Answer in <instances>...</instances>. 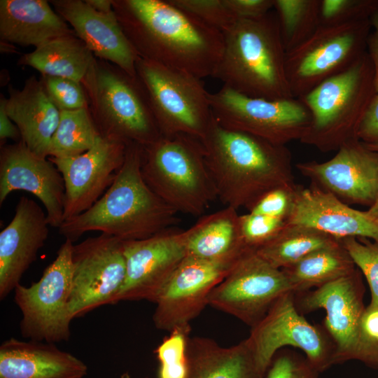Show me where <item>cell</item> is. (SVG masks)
Segmentation results:
<instances>
[{"mask_svg": "<svg viewBox=\"0 0 378 378\" xmlns=\"http://www.w3.org/2000/svg\"><path fill=\"white\" fill-rule=\"evenodd\" d=\"M73 246L65 239L38 281L29 286L19 284L14 290L15 302L22 314L20 331L24 338L52 344L69 340Z\"/></svg>", "mask_w": 378, "mask_h": 378, "instance_id": "obj_10", "label": "cell"}, {"mask_svg": "<svg viewBox=\"0 0 378 378\" xmlns=\"http://www.w3.org/2000/svg\"><path fill=\"white\" fill-rule=\"evenodd\" d=\"M6 111L18 127L21 140L36 155L48 158L50 142L60 118V110L41 81L28 78L22 89L8 88Z\"/></svg>", "mask_w": 378, "mask_h": 378, "instance_id": "obj_25", "label": "cell"}, {"mask_svg": "<svg viewBox=\"0 0 378 378\" xmlns=\"http://www.w3.org/2000/svg\"><path fill=\"white\" fill-rule=\"evenodd\" d=\"M136 71L162 136L201 139L205 135L214 115L209 92L200 78L141 57Z\"/></svg>", "mask_w": 378, "mask_h": 378, "instance_id": "obj_8", "label": "cell"}, {"mask_svg": "<svg viewBox=\"0 0 378 378\" xmlns=\"http://www.w3.org/2000/svg\"><path fill=\"white\" fill-rule=\"evenodd\" d=\"M71 317L78 318L105 304L116 303L126 276L122 241L101 233L74 244Z\"/></svg>", "mask_w": 378, "mask_h": 378, "instance_id": "obj_14", "label": "cell"}, {"mask_svg": "<svg viewBox=\"0 0 378 378\" xmlns=\"http://www.w3.org/2000/svg\"><path fill=\"white\" fill-rule=\"evenodd\" d=\"M141 172L150 190L178 213L202 216L218 199L197 138L161 136L144 147Z\"/></svg>", "mask_w": 378, "mask_h": 378, "instance_id": "obj_5", "label": "cell"}, {"mask_svg": "<svg viewBox=\"0 0 378 378\" xmlns=\"http://www.w3.org/2000/svg\"><path fill=\"white\" fill-rule=\"evenodd\" d=\"M295 297L294 292L281 296L251 327L246 338L265 373L276 352L287 346L300 349L320 373L335 365L332 340L326 330L305 319L296 307Z\"/></svg>", "mask_w": 378, "mask_h": 378, "instance_id": "obj_12", "label": "cell"}, {"mask_svg": "<svg viewBox=\"0 0 378 378\" xmlns=\"http://www.w3.org/2000/svg\"><path fill=\"white\" fill-rule=\"evenodd\" d=\"M190 332L174 330L158 346L155 353L160 363L159 378L186 377L187 345Z\"/></svg>", "mask_w": 378, "mask_h": 378, "instance_id": "obj_34", "label": "cell"}, {"mask_svg": "<svg viewBox=\"0 0 378 378\" xmlns=\"http://www.w3.org/2000/svg\"><path fill=\"white\" fill-rule=\"evenodd\" d=\"M183 234L186 256L208 260L236 259L248 249L242 239L239 214L230 206L202 216Z\"/></svg>", "mask_w": 378, "mask_h": 378, "instance_id": "obj_28", "label": "cell"}, {"mask_svg": "<svg viewBox=\"0 0 378 378\" xmlns=\"http://www.w3.org/2000/svg\"><path fill=\"white\" fill-rule=\"evenodd\" d=\"M340 242L315 229L287 223L275 237L253 251L272 266L283 270L315 251Z\"/></svg>", "mask_w": 378, "mask_h": 378, "instance_id": "obj_31", "label": "cell"}, {"mask_svg": "<svg viewBox=\"0 0 378 378\" xmlns=\"http://www.w3.org/2000/svg\"><path fill=\"white\" fill-rule=\"evenodd\" d=\"M340 241L366 279L371 292L370 302L378 304V244L360 242L355 237Z\"/></svg>", "mask_w": 378, "mask_h": 378, "instance_id": "obj_36", "label": "cell"}, {"mask_svg": "<svg viewBox=\"0 0 378 378\" xmlns=\"http://www.w3.org/2000/svg\"><path fill=\"white\" fill-rule=\"evenodd\" d=\"M75 34L46 0H1L0 38L35 48L55 38Z\"/></svg>", "mask_w": 378, "mask_h": 378, "instance_id": "obj_26", "label": "cell"}, {"mask_svg": "<svg viewBox=\"0 0 378 378\" xmlns=\"http://www.w3.org/2000/svg\"><path fill=\"white\" fill-rule=\"evenodd\" d=\"M179 8L220 30H227L237 20L225 0H169Z\"/></svg>", "mask_w": 378, "mask_h": 378, "instance_id": "obj_40", "label": "cell"}, {"mask_svg": "<svg viewBox=\"0 0 378 378\" xmlns=\"http://www.w3.org/2000/svg\"><path fill=\"white\" fill-rule=\"evenodd\" d=\"M378 11V0H321L319 26L370 20Z\"/></svg>", "mask_w": 378, "mask_h": 378, "instance_id": "obj_35", "label": "cell"}, {"mask_svg": "<svg viewBox=\"0 0 378 378\" xmlns=\"http://www.w3.org/2000/svg\"><path fill=\"white\" fill-rule=\"evenodd\" d=\"M94 55L76 34L50 40L22 55L18 64L37 70L43 76L62 77L82 83Z\"/></svg>", "mask_w": 378, "mask_h": 378, "instance_id": "obj_29", "label": "cell"}, {"mask_svg": "<svg viewBox=\"0 0 378 378\" xmlns=\"http://www.w3.org/2000/svg\"><path fill=\"white\" fill-rule=\"evenodd\" d=\"M126 149L125 143L100 135L83 154L64 158L48 157L64 181L63 221L87 211L103 195L122 167Z\"/></svg>", "mask_w": 378, "mask_h": 378, "instance_id": "obj_17", "label": "cell"}, {"mask_svg": "<svg viewBox=\"0 0 378 378\" xmlns=\"http://www.w3.org/2000/svg\"><path fill=\"white\" fill-rule=\"evenodd\" d=\"M364 286L358 273L329 282L300 294L295 304L302 313L318 309L326 312V330L335 346V364L354 360L359 325L365 306Z\"/></svg>", "mask_w": 378, "mask_h": 378, "instance_id": "obj_18", "label": "cell"}, {"mask_svg": "<svg viewBox=\"0 0 378 378\" xmlns=\"http://www.w3.org/2000/svg\"><path fill=\"white\" fill-rule=\"evenodd\" d=\"M81 83L102 136L145 147L162 136L138 77L95 57Z\"/></svg>", "mask_w": 378, "mask_h": 378, "instance_id": "obj_6", "label": "cell"}, {"mask_svg": "<svg viewBox=\"0 0 378 378\" xmlns=\"http://www.w3.org/2000/svg\"><path fill=\"white\" fill-rule=\"evenodd\" d=\"M375 93L374 69L366 52L349 69L298 99L311 114L301 141L328 151L357 138L360 122Z\"/></svg>", "mask_w": 378, "mask_h": 378, "instance_id": "obj_7", "label": "cell"}, {"mask_svg": "<svg viewBox=\"0 0 378 378\" xmlns=\"http://www.w3.org/2000/svg\"><path fill=\"white\" fill-rule=\"evenodd\" d=\"M288 292L294 291L284 272L248 249L211 292L208 304L253 327Z\"/></svg>", "mask_w": 378, "mask_h": 378, "instance_id": "obj_13", "label": "cell"}, {"mask_svg": "<svg viewBox=\"0 0 378 378\" xmlns=\"http://www.w3.org/2000/svg\"><path fill=\"white\" fill-rule=\"evenodd\" d=\"M49 2L95 57L137 77L136 64L139 56L124 33L114 10L110 14L99 13L85 0Z\"/></svg>", "mask_w": 378, "mask_h": 378, "instance_id": "obj_22", "label": "cell"}, {"mask_svg": "<svg viewBox=\"0 0 378 378\" xmlns=\"http://www.w3.org/2000/svg\"><path fill=\"white\" fill-rule=\"evenodd\" d=\"M241 232L248 249L255 250L275 237L286 225L287 221L251 212L239 215Z\"/></svg>", "mask_w": 378, "mask_h": 378, "instance_id": "obj_39", "label": "cell"}, {"mask_svg": "<svg viewBox=\"0 0 378 378\" xmlns=\"http://www.w3.org/2000/svg\"><path fill=\"white\" fill-rule=\"evenodd\" d=\"M370 20L319 26L304 42L286 53V74L299 99L324 80L349 69L366 52Z\"/></svg>", "mask_w": 378, "mask_h": 378, "instance_id": "obj_9", "label": "cell"}, {"mask_svg": "<svg viewBox=\"0 0 378 378\" xmlns=\"http://www.w3.org/2000/svg\"><path fill=\"white\" fill-rule=\"evenodd\" d=\"M225 3L237 20L260 18L274 8V0H225Z\"/></svg>", "mask_w": 378, "mask_h": 378, "instance_id": "obj_43", "label": "cell"}, {"mask_svg": "<svg viewBox=\"0 0 378 378\" xmlns=\"http://www.w3.org/2000/svg\"><path fill=\"white\" fill-rule=\"evenodd\" d=\"M355 264L341 241L315 251L293 265L283 269L295 293L307 291L347 276Z\"/></svg>", "mask_w": 378, "mask_h": 378, "instance_id": "obj_30", "label": "cell"}, {"mask_svg": "<svg viewBox=\"0 0 378 378\" xmlns=\"http://www.w3.org/2000/svg\"><path fill=\"white\" fill-rule=\"evenodd\" d=\"M41 81L48 95L60 111L89 108L81 83L72 79L41 76Z\"/></svg>", "mask_w": 378, "mask_h": 378, "instance_id": "obj_37", "label": "cell"}, {"mask_svg": "<svg viewBox=\"0 0 378 378\" xmlns=\"http://www.w3.org/2000/svg\"><path fill=\"white\" fill-rule=\"evenodd\" d=\"M327 162L301 163V172L313 178L334 195L373 204L378 190V153L357 138L344 143Z\"/></svg>", "mask_w": 378, "mask_h": 378, "instance_id": "obj_20", "label": "cell"}, {"mask_svg": "<svg viewBox=\"0 0 378 378\" xmlns=\"http://www.w3.org/2000/svg\"><path fill=\"white\" fill-rule=\"evenodd\" d=\"M6 97L2 94L0 98V140L1 146L4 145L6 139L15 142L21 140L20 131L15 124L11 120L6 111Z\"/></svg>", "mask_w": 378, "mask_h": 378, "instance_id": "obj_46", "label": "cell"}, {"mask_svg": "<svg viewBox=\"0 0 378 378\" xmlns=\"http://www.w3.org/2000/svg\"><path fill=\"white\" fill-rule=\"evenodd\" d=\"M0 45H1V52H3V53H15L16 52V48L13 43L1 41Z\"/></svg>", "mask_w": 378, "mask_h": 378, "instance_id": "obj_48", "label": "cell"}, {"mask_svg": "<svg viewBox=\"0 0 378 378\" xmlns=\"http://www.w3.org/2000/svg\"><path fill=\"white\" fill-rule=\"evenodd\" d=\"M356 137L364 144L378 143V92L374 94L363 114Z\"/></svg>", "mask_w": 378, "mask_h": 378, "instance_id": "obj_44", "label": "cell"}, {"mask_svg": "<svg viewBox=\"0 0 378 378\" xmlns=\"http://www.w3.org/2000/svg\"><path fill=\"white\" fill-rule=\"evenodd\" d=\"M296 191L293 185L273 189L265 194L248 212L287 221L293 210Z\"/></svg>", "mask_w": 378, "mask_h": 378, "instance_id": "obj_42", "label": "cell"}, {"mask_svg": "<svg viewBox=\"0 0 378 378\" xmlns=\"http://www.w3.org/2000/svg\"><path fill=\"white\" fill-rule=\"evenodd\" d=\"M144 146L127 144L124 162L103 195L87 211L63 221L58 232L73 243L98 231L121 241L140 240L173 227L178 214L155 195L141 172Z\"/></svg>", "mask_w": 378, "mask_h": 378, "instance_id": "obj_3", "label": "cell"}, {"mask_svg": "<svg viewBox=\"0 0 378 378\" xmlns=\"http://www.w3.org/2000/svg\"><path fill=\"white\" fill-rule=\"evenodd\" d=\"M304 356L288 351L274 356L265 378H320Z\"/></svg>", "mask_w": 378, "mask_h": 378, "instance_id": "obj_41", "label": "cell"}, {"mask_svg": "<svg viewBox=\"0 0 378 378\" xmlns=\"http://www.w3.org/2000/svg\"><path fill=\"white\" fill-rule=\"evenodd\" d=\"M186 378H265L248 341L221 346L206 337L189 338Z\"/></svg>", "mask_w": 378, "mask_h": 378, "instance_id": "obj_27", "label": "cell"}, {"mask_svg": "<svg viewBox=\"0 0 378 378\" xmlns=\"http://www.w3.org/2000/svg\"><path fill=\"white\" fill-rule=\"evenodd\" d=\"M364 144V143H363ZM367 148L378 153V143L364 144Z\"/></svg>", "mask_w": 378, "mask_h": 378, "instance_id": "obj_50", "label": "cell"}, {"mask_svg": "<svg viewBox=\"0 0 378 378\" xmlns=\"http://www.w3.org/2000/svg\"><path fill=\"white\" fill-rule=\"evenodd\" d=\"M200 141L217 198L224 206L249 210L269 191L293 185L290 153L285 146L225 127L214 117Z\"/></svg>", "mask_w": 378, "mask_h": 378, "instance_id": "obj_2", "label": "cell"}, {"mask_svg": "<svg viewBox=\"0 0 378 378\" xmlns=\"http://www.w3.org/2000/svg\"><path fill=\"white\" fill-rule=\"evenodd\" d=\"M320 6L321 0H274L286 53L304 42L318 28Z\"/></svg>", "mask_w": 378, "mask_h": 378, "instance_id": "obj_33", "label": "cell"}, {"mask_svg": "<svg viewBox=\"0 0 378 378\" xmlns=\"http://www.w3.org/2000/svg\"><path fill=\"white\" fill-rule=\"evenodd\" d=\"M16 190L28 192L41 202L50 227L58 228L63 223L62 175L48 158L33 153L22 140L1 146L0 205Z\"/></svg>", "mask_w": 378, "mask_h": 378, "instance_id": "obj_19", "label": "cell"}, {"mask_svg": "<svg viewBox=\"0 0 378 378\" xmlns=\"http://www.w3.org/2000/svg\"><path fill=\"white\" fill-rule=\"evenodd\" d=\"M209 102L214 117L221 125L277 145L301 139L311 122L309 110L295 98L250 97L223 86L209 92Z\"/></svg>", "mask_w": 378, "mask_h": 378, "instance_id": "obj_11", "label": "cell"}, {"mask_svg": "<svg viewBox=\"0 0 378 378\" xmlns=\"http://www.w3.org/2000/svg\"><path fill=\"white\" fill-rule=\"evenodd\" d=\"M354 360L378 369V304L370 302L362 314Z\"/></svg>", "mask_w": 378, "mask_h": 378, "instance_id": "obj_38", "label": "cell"}, {"mask_svg": "<svg viewBox=\"0 0 378 378\" xmlns=\"http://www.w3.org/2000/svg\"><path fill=\"white\" fill-rule=\"evenodd\" d=\"M222 55L212 77L244 95L293 99L286 74V50L276 14L239 19L223 32Z\"/></svg>", "mask_w": 378, "mask_h": 378, "instance_id": "obj_4", "label": "cell"}, {"mask_svg": "<svg viewBox=\"0 0 378 378\" xmlns=\"http://www.w3.org/2000/svg\"><path fill=\"white\" fill-rule=\"evenodd\" d=\"M238 258L208 260L186 256L154 302L155 326L169 332L176 329L190 331V322L208 305L211 292L223 281Z\"/></svg>", "mask_w": 378, "mask_h": 378, "instance_id": "obj_15", "label": "cell"}, {"mask_svg": "<svg viewBox=\"0 0 378 378\" xmlns=\"http://www.w3.org/2000/svg\"><path fill=\"white\" fill-rule=\"evenodd\" d=\"M287 223L313 228L340 240L360 237L378 244V219L316 188L297 190Z\"/></svg>", "mask_w": 378, "mask_h": 378, "instance_id": "obj_23", "label": "cell"}, {"mask_svg": "<svg viewBox=\"0 0 378 378\" xmlns=\"http://www.w3.org/2000/svg\"><path fill=\"white\" fill-rule=\"evenodd\" d=\"M46 214L33 200L22 196L9 224L0 232V300L20 284L49 234Z\"/></svg>", "mask_w": 378, "mask_h": 378, "instance_id": "obj_21", "label": "cell"}, {"mask_svg": "<svg viewBox=\"0 0 378 378\" xmlns=\"http://www.w3.org/2000/svg\"><path fill=\"white\" fill-rule=\"evenodd\" d=\"M85 1L99 13L106 14L113 13L112 0H85Z\"/></svg>", "mask_w": 378, "mask_h": 378, "instance_id": "obj_47", "label": "cell"}, {"mask_svg": "<svg viewBox=\"0 0 378 378\" xmlns=\"http://www.w3.org/2000/svg\"><path fill=\"white\" fill-rule=\"evenodd\" d=\"M371 29L367 39L366 52L374 69L376 92H378V11L370 18Z\"/></svg>", "mask_w": 378, "mask_h": 378, "instance_id": "obj_45", "label": "cell"}, {"mask_svg": "<svg viewBox=\"0 0 378 378\" xmlns=\"http://www.w3.org/2000/svg\"><path fill=\"white\" fill-rule=\"evenodd\" d=\"M367 213L372 217L378 219V190L377 195L374 203L372 204Z\"/></svg>", "mask_w": 378, "mask_h": 378, "instance_id": "obj_49", "label": "cell"}, {"mask_svg": "<svg viewBox=\"0 0 378 378\" xmlns=\"http://www.w3.org/2000/svg\"><path fill=\"white\" fill-rule=\"evenodd\" d=\"M88 366L55 344L9 338L0 346V378H83Z\"/></svg>", "mask_w": 378, "mask_h": 378, "instance_id": "obj_24", "label": "cell"}, {"mask_svg": "<svg viewBox=\"0 0 378 378\" xmlns=\"http://www.w3.org/2000/svg\"><path fill=\"white\" fill-rule=\"evenodd\" d=\"M183 231L171 227L146 239L122 241L126 276L116 303L141 300L155 302L187 255Z\"/></svg>", "mask_w": 378, "mask_h": 378, "instance_id": "obj_16", "label": "cell"}, {"mask_svg": "<svg viewBox=\"0 0 378 378\" xmlns=\"http://www.w3.org/2000/svg\"><path fill=\"white\" fill-rule=\"evenodd\" d=\"M116 18L139 57L212 76L220 59L223 33L169 0H112Z\"/></svg>", "mask_w": 378, "mask_h": 378, "instance_id": "obj_1", "label": "cell"}, {"mask_svg": "<svg viewBox=\"0 0 378 378\" xmlns=\"http://www.w3.org/2000/svg\"><path fill=\"white\" fill-rule=\"evenodd\" d=\"M99 136L89 108L60 111L48 157L64 158L79 155L90 149Z\"/></svg>", "mask_w": 378, "mask_h": 378, "instance_id": "obj_32", "label": "cell"}, {"mask_svg": "<svg viewBox=\"0 0 378 378\" xmlns=\"http://www.w3.org/2000/svg\"><path fill=\"white\" fill-rule=\"evenodd\" d=\"M119 378H131V377L127 372H125L122 373Z\"/></svg>", "mask_w": 378, "mask_h": 378, "instance_id": "obj_51", "label": "cell"}]
</instances>
